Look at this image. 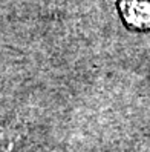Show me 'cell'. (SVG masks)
I'll return each mask as SVG.
<instances>
[{
	"instance_id": "obj_1",
	"label": "cell",
	"mask_w": 150,
	"mask_h": 152,
	"mask_svg": "<svg viewBox=\"0 0 150 152\" xmlns=\"http://www.w3.org/2000/svg\"><path fill=\"white\" fill-rule=\"evenodd\" d=\"M120 10L124 22L133 28H150V2L149 0H122Z\"/></svg>"
}]
</instances>
